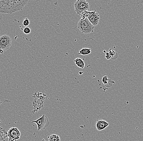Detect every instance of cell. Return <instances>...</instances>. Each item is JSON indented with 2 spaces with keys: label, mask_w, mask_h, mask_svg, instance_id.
I'll return each mask as SVG.
<instances>
[{
  "label": "cell",
  "mask_w": 143,
  "mask_h": 141,
  "mask_svg": "<svg viewBox=\"0 0 143 141\" xmlns=\"http://www.w3.org/2000/svg\"><path fill=\"white\" fill-rule=\"evenodd\" d=\"M28 2V0H0V13L12 14L20 11Z\"/></svg>",
  "instance_id": "obj_1"
},
{
  "label": "cell",
  "mask_w": 143,
  "mask_h": 141,
  "mask_svg": "<svg viewBox=\"0 0 143 141\" xmlns=\"http://www.w3.org/2000/svg\"><path fill=\"white\" fill-rule=\"evenodd\" d=\"M94 27L87 18H81L78 22V29L84 34H89L93 33Z\"/></svg>",
  "instance_id": "obj_2"
},
{
  "label": "cell",
  "mask_w": 143,
  "mask_h": 141,
  "mask_svg": "<svg viewBox=\"0 0 143 141\" xmlns=\"http://www.w3.org/2000/svg\"><path fill=\"white\" fill-rule=\"evenodd\" d=\"M74 7L76 12L80 15L87 12L89 9V3L85 0L76 1L74 3Z\"/></svg>",
  "instance_id": "obj_3"
},
{
  "label": "cell",
  "mask_w": 143,
  "mask_h": 141,
  "mask_svg": "<svg viewBox=\"0 0 143 141\" xmlns=\"http://www.w3.org/2000/svg\"><path fill=\"white\" fill-rule=\"evenodd\" d=\"M12 45V39L10 35H4L0 36V48L3 51H8Z\"/></svg>",
  "instance_id": "obj_4"
},
{
  "label": "cell",
  "mask_w": 143,
  "mask_h": 141,
  "mask_svg": "<svg viewBox=\"0 0 143 141\" xmlns=\"http://www.w3.org/2000/svg\"><path fill=\"white\" fill-rule=\"evenodd\" d=\"M32 123H35L37 124L38 130L45 129L50 124L48 117L45 115H43L40 118L36 120L33 121Z\"/></svg>",
  "instance_id": "obj_5"
},
{
  "label": "cell",
  "mask_w": 143,
  "mask_h": 141,
  "mask_svg": "<svg viewBox=\"0 0 143 141\" xmlns=\"http://www.w3.org/2000/svg\"><path fill=\"white\" fill-rule=\"evenodd\" d=\"M20 131L18 128L13 127L9 129L8 133L9 141H16L20 138Z\"/></svg>",
  "instance_id": "obj_6"
},
{
  "label": "cell",
  "mask_w": 143,
  "mask_h": 141,
  "mask_svg": "<svg viewBox=\"0 0 143 141\" xmlns=\"http://www.w3.org/2000/svg\"><path fill=\"white\" fill-rule=\"evenodd\" d=\"M87 18H88L91 24L95 27L99 24L100 19V15L98 13L95 12L89 15Z\"/></svg>",
  "instance_id": "obj_7"
},
{
  "label": "cell",
  "mask_w": 143,
  "mask_h": 141,
  "mask_svg": "<svg viewBox=\"0 0 143 141\" xmlns=\"http://www.w3.org/2000/svg\"><path fill=\"white\" fill-rule=\"evenodd\" d=\"M109 123L106 120H99L96 123V126L98 130L101 131L105 129L109 126Z\"/></svg>",
  "instance_id": "obj_8"
},
{
  "label": "cell",
  "mask_w": 143,
  "mask_h": 141,
  "mask_svg": "<svg viewBox=\"0 0 143 141\" xmlns=\"http://www.w3.org/2000/svg\"><path fill=\"white\" fill-rule=\"evenodd\" d=\"M74 62L78 68L83 69L85 66V63L80 58H76L74 60Z\"/></svg>",
  "instance_id": "obj_9"
},
{
  "label": "cell",
  "mask_w": 143,
  "mask_h": 141,
  "mask_svg": "<svg viewBox=\"0 0 143 141\" xmlns=\"http://www.w3.org/2000/svg\"><path fill=\"white\" fill-rule=\"evenodd\" d=\"M91 53V49L89 48H83L79 52L78 54L83 55H87Z\"/></svg>",
  "instance_id": "obj_10"
},
{
  "label": "cell",
  "mask_w": 143,
  "mask_h": 141,
  "mask_svg": "<svg viewBox=\"0 0 143 141\" xmlns=\"http://www.w3.org/2000/svg\"><path fill=\"white\" fill-rule=\"evenodd\" d=\"M49 141H60V137L58 135L53 134L48 137Z\"/></svg>",
  "instance_id": "obj_11"
},
{
  "label": "cell",
  "mask_w": 143,
  "mask_h": 141,
  "mask_svg": "<svg viewBox=\"0 0 143 141\" xmlns=\"http://www.w3.org/2000/svg\"><path fill=\"white\" fill-rule=\"evenodd\" d=\"M109 54L111 56V58L112 59H116V58H118V54L114 50L110 49L109 50Z\"/></svg>",
  "instance_id": "obj_12"
},
{
  "label": "cell",
  "mask_w": 143,
  "mask_h": 141,
  "mask_svg": "<svg viewBox=\"0 0 143 141\" xmlns=\"http://www.w3.org/2000/svg\"><path fill=\"white\" fill-rule=\"evenodd\" d=\"M109 81V79H108L107 76H104L103 77V79H102V81L103 84L106 85L108 84V81Z\"/></svg>",
  "instance_id": "obj_13"
},
{
  "label": "cell",
  "mask_w": 143,
  "mask_h": 141,
  "mask_svg": "<svg viewBox=\"0 0 143 141\" xmlns=\"http://www.w3.org/2000/svg\"><path fill=\"white\" fill-rule=\"evenodd\" d=\"M23 32L24 33L26 34H29L31 33V30L30 28L28 27H26L24 28Z\"/></svg>",
  "instance_id": "obj_14"
},
{
  "label": "cell",
  "mask_w": 143,
  "mask_h": 141,
  "mask_svg": "<svg viewBox=\"0 0 143 141\" xmlns=\"http://www.w3.org/2000/svg\"><path fill=\"white\" fill-rule=\"evenodd\" d=\"M29 23H30L29 20L27 18H25L23 22V25L24 26H26V27L29 25Z\"/></svg>",
  "instance_id": "obj_15"
},
{
  "label": "cell",
  "mask_w": 143,
  "mask_h": 141,
  "mask_svg": "<svg viewBox=\"0 0 143 141\" xmlns=\"http://www.w3.org/2000/svg\"><path fill=\"white\" fill-rule=\"evenodd\" d=\"M106 55H105V57H106V59L107 60H109L111 58V57L110 55L109 54V53L108 52H106Z\"/></svg>",
  "instance_id": "obj_16"
}]
</instances>
